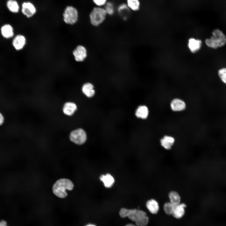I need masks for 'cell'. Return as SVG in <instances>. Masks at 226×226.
Segmentation results:
<instances>
[{
    "mask_svg": "<svg viewBox=\"0 0 226 226\" xmlns=\"http://www.w3.org/2000/svg\"><path fill=\"white\" fill-rule=\"evenodd\" d=\"M126 4L129 8L133 11H137L140 8L139 0H127Z\"/></svg>",
    "mask_w": 226,
    "mask_h": 226,
    "instance_id": "cell-22",
    "label": "cell"
},
{
    "mask_svg": "<svg viewBox=\"0 0 226 226\" xmlns=\"http://www.w3.org/2000/svg\"><path fill=\"white\" fill-rule=\"evenodd\" d=\"M70 140L79 145L83 144L86 141V134L82 129L79 128L71 132L69 136Z\"/></svg>",
    "mask_w": 226,
    "mask_h": 226,
    "instance_id": "cell-8",
    "label": "cell"
},
{
    "mask_svg": "<svg viewBox=\"0 0 226 226\" xmlns=\"http://www.w3.org/2000/svg\"><path fill=\"white\" fill-rule=\"evenodd\" d=\"M218 73L221 80L226 84V68H223L219 69Z\"/></svg>",
    "mask_w": 226,
    "mask_h": 226,
    "instance_id": "cell-25",
    "label": "cell"
},
{
    "mask_svg": "<svg viewBox=\"0 0 226 226\" xmlns=\"http://www.w3.org/2000/svg\"><path fill=\"white\" fill-rule=\"evenodd\" d=\"M128 7L126 4H122L120 5L118 7V10L119 12H121L125 10L128 8Z\"/></svg>",
    "mask_w": 226,
    "mask_h": 226,
    "instance_id": "cell-27",
    "label": "cell"
},
{
    "mask_svg": "<svg viewBox=\"0 0 226 226\" xmlns=\"http://www.w3.org/2000/svg\"><path fill=\"white\" fill-rule=\"evenodd\" d=\"M26 42L27 40L25 36L22 34H19L13 38L12 44L15 49L17 51H20L24 47Z\"/></svg>",
    "mask_w": 226,
    "mask_h": 226,
    "instance_id": "cell-9",
    "label": "cell"
},
{
    "mask_svg": "<svg viewBox=\"0 0 226 226\" xmlns=\"http://www.w3.org/2000/svg\"><path fill=\"white\" fill-rule=\"evenodd\" d=\"M175 206L170 202L165 203L164 205V210L166 214L168 215H172Z\"/></svg>",
    "mask_w": 226,
    "mask_h": 226,
    "instance_id": "cell-24",
    "label": "cell"
},
{
    "mask_svg": "<svg viewBox=\"0 0 226 226\" xmlns=\"http://www.w3.org/2000/svg\"><path fill=\"white\" fill-rule=\"evenodd\" d=\"M172 110L175 111H180L184 110L186 107V104L184 101L179 99L173 100L171 103Z\"/></svg>",
    "mask_w": 226,
    "mask_h": 226,
    "instance_id": "cell-12",
    "label": "cell"
},
{
    "mask_svg": "<svg viewBox=\"0 0 226 226\" xmlns=\"http://www.w3.org/2000/svg\"><path fill=\"white\" fill-rule=\"evenodd\" d=\"M119 214L121 218H128L134 222L137 226H146L148 223V217L146 213L142 210L122 208Z\"/></svg>",
    "mask_w": 226,
    "mask_h": 226,
    "instance_id": "cell-1",
    "label": "cell"
},
{
    "mask_svg": "<svg viewBox=\"0 0 226 226\" xmlns=\"http://www.w3.org/2000/svg\"><path fill=\"white\" fill-rule=\"evenodd\" d=\"M74 186L73 182L69 179L62 178L57 180L52 186V191L57 197L64 198L67 195L66 190L72 191Z\"/></svg>",
    "mask_w": 226,
    "mask_h": 226,
    "instance_id": "cell-2",
    "label": "cell"
},
{
    "mask_svg": "<svg viewBox=\"0 0 226 226\" xmlns=\"http://www.w3.org/2000/svg\"><path fill=\"white\" fill-rule=\"evenodd\" d=\"M85 226H96L94 224L90 223V224H88L86 225Z\"/></svg>",
    "mask_w": 226,
    "mask_h": 226,
    "instance_id": "cell-31",
    "label": "cell"
},
{
    "mask_svg": "<svg viewBox=\"0 0 226 226\" xmlns=\"http://www.w3.org/2000/svg\"><path fill=\"white\" fill-rule=\"evenodd\" d=\"M186 207V205L184 203H180L175 206L172 215L176 218H180L185 214V208Z\"/></svg>",
    "mask_w": 226,
    "mask_h": 226,
    "instance_id": "cell-10",
    "label": "cell"
},
{
    "mask_svg": "<svg viewBox=\"0 0 226 226\" xmlns=\"http://www.w3.org/2000/svg\"><path fill=\"white\" fill-rule=\"evenodd\" d=\"M21 10L23 14L28 18H33L37 12L35 4L30 1L24 2L22 3Z\"/></svg>",
    "mask_w": 226,
    "mask_h": 226,
    "instance_id": "cell-7",
    "label": "cell"
},
{
    "mask_svg": "<svg viewBox=\"0 0 226 226\" xmlns=\"http://www.w3.org/2000/svg\"><path fill=\"white\" fill-rule=\"evenodd\" d=\"M77 107L74 103L67 102L65 103L63 107V111L65 115L71 116L72 115L76 110Z\"/></svg>",
    "mask_w": 226,
    "mask_h": 226,
    "instance_id": "cell-14",
    "label": "cell"
},
{
    "mask_svg": "<svg viewBox=\"0 0 226 226\" xmlns=\"http://www.w3.org/2000/svg\"><path fill=\"white\" fill-rule=\"evenodd\" d=\"M148 108L145 106H140L137 109L135 115L138 118L146 119L148 115Z\"/></svg>",
    "mask_w": 226,
    "mask_h": 226,
    "instance_id": "cell-20",
    "label": "cell"
},
{
    "mask_svg": "<svg viewBox=\"0 0 226 226\" xmlns=\"http://www.w3.org/2000/svg\"><path fill=\"white\" fill-rule=\"evenodd\" d=\"M170 202L174 206H176L180 203V198L179 194L176 191H172L169 194Z\"/></svg>",
    "mask_w": 226,
    "mask_h": 226,
    "instance_id": "cell-19",
    "label": "cell"
},
{
    "mask_svg": "<svg viewBox=\"0 0 226 226\" xmlns=\"http://www.w3.org/2000/svg\"><path fill=\"white\" fill-rule=\"evenodd\" d=\"M201 44L202 42L200 40L191 38L189 40L188 46L191 51L194 53L200 49Z\"/></svg>",
    "mask_w": 226,
    "mask_h": 226,
    "instance_id": "cell-13",
    "label": "cell"
},
{
    "mask_svg": "<svg viewBox=\"0 0 226 226\" xmlns=\"http://www.w3.org/2000/svg\"><path fill=\"white\" fill-rule=\"evenodd\" d=\"M174 142L175 140L174 138L167 136H165L160 140L161 146L167 150L170 149L171 148V147Z\"/></svg>",
    "mask_w": 226,
    "mask_h": 226,
    "instance_id": "cell-18",
    "label": "cell"
},
{
    "mask_svg": "<svg viewBox=\"0 0 226 226\" xmlns=\"http://www.w3.org/2000/svg\"><path fill=\"white\" fill-rule=\"evenodd\" d=\"M146 207L150 213L153 214L157 213L159 209L158 202L153 199L148 201L146 203Z\"/></svg>",
    "mask_w": 226,
    "mask_h": 226,
    "instance_id": "cell-16",
    "label": "cell"
},
{
    "mask_svg": "<svg viewBox=\"0 0 226 226\" xmlns=\"http://www.w3.org/2000/svg\"><path fill=\"white\" fill-rule=\"evenodd\" d=\"M82 90L83 93L89 98L93 97L95 94L94 85L90 83L87 82L83 84Z\"/></svg>",
    "mask_w": 226,
    "mask_h": 226,
    "instance_id": "cell-11",
    "label": "cell"
},
{
    "mask_svg": "<svg viewBox=\"0 0 226 226\" xmlns=\"http://www.w3.org/2000/svg\"><path fill=\"white\" fill-rule=\"evenodd\" d=\"M107 15L104 8L95 7L93 9L89 14L90 23L94 26H99L105 20Z\"/></svg>",
    "mask_w": 226,
    "mask_h": 226,
    "instance_id": "cell-5",
    "label": "cell"
},
{
    "mask_svg": "<svg viewBox=\"0 0 226 226\" xmlns=\"http://www.w3.org/2000/svg\"><path fill=\"white\" fill-rule=\"evenodd\" d=\"M104 8L107 14L113 15L115 12V7L113 3L111 2H107L104 6Z\"/></svg>",
    "mask_w": 226,
    "mask_h": 226,
    "instance_id": "cell-23",
    "label": "cell"
},
{
    "mask_svg": "<svg viewBox=\"0 0 226 226\" xmlns=\"http://www.w3.org/2000/svg\"><path fill=\"white\" fill-rule=\"evenodd\" d=\"M79 13L77 8L73 5H68L64 8L62 14L63 22L66 25L73 26L78 22Z\"/></svg>",
    "mask_w": 226,
    "mask_h": 226,
    "instance_id": "cell-3",
    "label": "cell"
},
{
    "mask_svg": "<svg viewBox=\"0 0 226 226\" xmlns=\"http://www.w3.org/2000/svg\"><path fill=\"white\" fill-rule=\"evenodd\" d=\"M100 179L103 182L106 188L111 187L115 181L113 177L109 174L101 175Z\"/></svg>",
    "mask_w": 226,
    "mask_h": 226,
    "instance_id": "cell-17",
    "label": "cell"
},
{
    "mask_svg": "<svg viewBox=\"0 0 226 226\" xmlns=\"http://www.w3.org/2000/svg\"><path fill=\"white\" fill-rule=\"evenodd\" d=\"M4 121V118L3 115L0 112V126L2 125Z\"/></svg>",
    "mask_w": 226,
    "mask_h": 226,
    "instance_id": "cell-28",
    "label": "cell"
},
{
    "mask_svg": "<svg viewBox=\"0 0 226 226\" xmlns=\"http://www.w3.org/2000/svg\"><path fill=\"white\" fill-rule=\"evenodd\" d=\"M0 226H8L7 222L4 220L0 221Z\"/></svg>",
    "mask_w": 226,
    "mask_h": 226,
    "instance_id": "cell-29",
    "label": "cell"
},
{
    "mask_svg": "<svg viewBox=\"0 0 226 226\" xmlns=\"http://www.w3.org/2000/svg\"><path fill=\"white\" fill-rule=\"evenodd\" d=\"M125 226H137L136 225H135L132 223H128L126 224Z\"/></svg>",
    "mask_w": 226,
    "mask_h": 226,
    "instance_id": "cell-30",
    "label": "cell"
},
{
    "mask_svg": "<svg viewBox=\"0 0 226 226\" xmlns=\"http://www.w3.org/2000/svg\"><path fill=\"white\" fill-rule=\"evenodd\" d=\"M93 3L99 7L104 6L107 2V0H93Z\"/></svg>",
    "mask_w": 226,
    "mask_h": 226,
    "instance_id": "cell-26",
    "label": "cell"
},
{
    "mask_svg": "<svg viewBox=\"0 0 226 226\" xmlns=\"http://www.w3.org/2000/svg\"><path fill=\"white\" fill-rule=\"evenodd\" d=\"M212 36L205 40L206 44L209 47L217 49L224 46L226 43V37L223 32L218 29L214 30Z\"/></svg>",
    "mask_w": 226,
    "mask_h": 226,
    "instance_id": "cell-4",
    "label": "cell"
},
{
    "mask_svg": "<svg viewBox=\"0 0 226 226\" xmlns=\"http://www.w3.org/2000/svg\"><path fill=\"white\" fill-rule=\"evenodd\" d=\"M8 9L11 12L17 13L19 10V6L18 3L14 0H8L7 3Z\"/></svg>",
    "mask_w": 226,
    "mask_h": 226,
    "instance_id": "cell-21",
    "label": "cell"
},
{
    "mask_svg": "<svg viewBox=\"0 0 226 226\" xmlns=\"http://www.w3.org/2000/svg\"><path fill=\"white\" fill-rule=\"evenodd\" d=\"M2 35L5 38H10L14 35L13 30L10 24H6L3 26L1 29Z\"/></svg>",
    "mask_w": 226,
    "mask_h": 226,
    "instance_id": "cell-15",
    "label": "cell"
},
{
    "mask_svg": "<svg viewBox=\"0 0 226 226\" xmlns=\"http://www.w3.org/2000/svg\"><path fill=\"white\" fill-rule=\"evenodd\" d=\"M72 55L73 60L76 62L82 63L88 57V50L85 46L83 45H78L73 49Z\"/></svg>",
    "mask_w": 226,
    "mask_h": 226,
    "instance_id": "cell-6",
    "label": "cell"
}]
</instances>
